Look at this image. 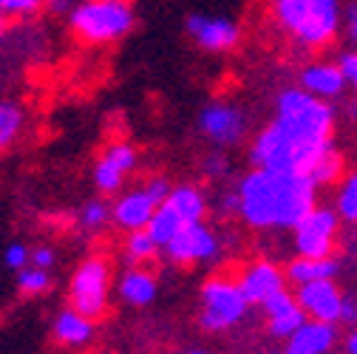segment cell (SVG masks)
I'll list each match as a JSON object with an SVG mask.
<instances>
[{"instance_id":"6da1fadb","label":"cell","mask_w":357,"mask_h":354,"mask_svg":"<svg viewBox=\"0 0 357 354\" xmlns=\"http://www.w3.org/2000/svg\"><path fill=\"white\" fill-rule=\"evenodd\" d=\"M236 221L250 233H289L318 204V185L306 173L250 167L236 185Z\"/></svg>"},{"instance_id":"7a4b0ae2","label":"cell","mask_w":357,"mask_h":354,"mask_svg":"<svg viewBox=\"0 0 357 354\" xmlns=\"http://www.w3.org/2000/svg\"><path fill=\"white\" fill-rule=\"evenodd\" d=\"M266 12L275 31L303 52L332 46L343 29V0H270Z\"/></svg>"},{"instance_id":"3957f363","label":"cell","mask_w":357,"mask_h":354,"mask_svg":"<svg viewBox=\"0 0 357 354\" xmlns=\"http://www.w3.org/2000/svg\"><path fill=\"white\" fill-rule=\"evenodd\" d=\"M335 148V142L326 145H315L298 139L295 134H289L287 128H281L278 122H266L264 128H258L250 137V148H247V162L252 167H266V170H287V173H312Z\"/></svg>"},{"instance_id":"277c9868","label":"cell","mask_w":357,"mask_h":354,"mask_svg":"<svg viewBox=\"0 0 357 354\" xmlns=\"http://www.w3.org/2000/svg\"><path fill=\"white\" fill-rule=\"evenodd\" d=\"M252 303L244 295L236 272H213L199 286L196 323L204 334L225 337L247 323Z\"/></svg>"},{"instance_id":"5b68a950","label":"cell","mask_w":357,"mask_h":354,"mask_svg":"<svg viewBox=\"0 0 357 354\" xmlns=\"http://www.w3.org/2000/svg\"><path fill=\"white\" fill-rule=\"evenodd\" d=\"M66 26L71 37L88 49H105L125 40L137 26L130 0H79L68 12Z\"/></svg>"},{"instance_id":"8992f818","label":"cell","mask_w":357,"mask_h":354,"mask_svg":"<svg viewBox=\"0 0 357 354\" xmlns=\"http://www.w3.org/2000/svg\"><path fill=\"white\" fill-rule=\"evenodd\" d=\"M273 122L287 128L298 139L326 145L335 142V108L332 102L303 91V88L287 85L273 100Z\"/></svg>"},{"instance_id":"52a82bcc","label":"cell","mask_w":357,"mask_h":354,"mask_svg":"<svg viewBox=\"0 0 357 354\" xmlns=\"http://www.w3.org/2000/svg\"><path fill=\"white\" fill-rule=\"evenodd\" d=\"M116 289V272L108 252H88L77 261L66 286V303L82 315L102 321L111 312V295Z\"/></svg>"},{"instance_id":"ba28073f","label":"cell","mask_w":357,"mask_h":354,"mask_svg":"<svg viewBox=\"0 0 357 354\" xmlns=\"http://www.w3.org/2000/svg\"><path fill=\"white\" fill-rule=\"evenodd\" d=\"M213 210V196L199 182H176L170 196L156 207L151 224L145 227L159 247H165L170 238H176L185 227L204 221Z\"/></svg>"},{"instance_id":"9c48e42d","label":"cell","mask_w":357,"mask_h":354,"mask_svg":"<svg viewBox=\"0 0 357 354\" xmlns=\"http://www.w3.org/2000/svg\"><path fill=\"white\" fill-rule=\"evenodd\" d=\"M227 249H230L227 238L204 218V221H196V224L185 227L176 238H170L162 247V255L170 267L188 270V267H215L227 255Z\"/></svg>"},{"instance_id":"30bf717a","label":"cell","mask_w":357,"mask_h":354,"mask_svg":"<svg viewBox=\"0 0 357 354\" xmlns=\"http://www.w3.org/2000/svg\"><path fill=\"white\" fill-rule=\"evenodd\" d=\"M196 130L210 148L233 151L250 139L252 119H250L247 108L233 100H213V102L202 105V111L196 116Z\"/></svg>"},{"instance_id":"8fae6325","label":"cell","mask_w":357,"mask_h":354,"mask_svg":"<svg viewBox=\"0 0 357 354\" xmlns=\"http://www.w3.org/2000/svg\"><path fill=\"white\" fill-rule=\"evenodd\" d=\"M340 215L332 204H315L298 224L289 230V244L295 255L303 258H329L340 241Z\"/></svg>"},{"instance_id":"7c38bea8","label":"cell","mask_w":357,"mask_h":354,"mask_svg":"<svg viewBox=\"0 0 357 354\" xmlns=\"http://www.w3.org/2000/svg\"><path fill=\"white\" fill-rule=\"evenodd\" d=\"M139 164H142V153H139L137 145L128 142V139H114L94 159L91 185L100 196L114 199L128 187L130 176L139 170Z\"/></svg>"},{"instance_id":"4fadbf2b","label":"cell","mask_w":357,"mask_h":354,"mask_svg":"<svg viewBox=\"0 0 357 354\" xmlns=\"http://www.w3.org/2000/svg\"><path fill=\"white\" fill-rule=\"evenodd\" d=\"M185 34L204 54H230L241 46V37H244L241 26L233 17L204 15V12H190L185 17Z\"/></svg>"},{"instance_id":"5bb4252c","label":"cell","mask_w":357,"mask_h":354,"mask_svg":"<svg viewBox=\"0 0 357 354\" xmlns=\"http://www.w3.org/2000/svg\"><path fill=\"white\" fill-rule=\"evenodd\" d=\"M244 295L250 298L252 306H264L270 298H275L278 292H284L289 286V278H287V267H281L278 261L266 258V255H258V258H250L244 261L238 272H236Z\"/></svg>"},{"instance_id":"9a60e30c","label":"cell","mask_w":357,"mask_h":354,"mask_svg":"<svg viewBox=\"0 0 357 354\" xmlns=\"http://www.w3.org/2000/svg\"><path fill=\"white\" fill-rule=\"evenodd\" d=\"M295 295H298V303L303 306V312H306L309 321H324V323H337L340 326L346 289L335 278L295 286Z\"/></svg>"},{"instance_id":"2e32d148","label":"cell","mask_w":357,"mask_h":354,"mask_svg":"<svg viewBox=\"0 0 357 354\" xmlns=\"http://www.w3.org/2000/svg\"><path fill=\"white\" fill-rule=\"evenodd\" d=\"M111 204H114V230H119V233L145 230L159 207L156 196L142 182L125 187L119 196L111 199Z\"/></svg>"},{"instance_id":"e0dca14e","label":"cell","mask_w":357,"mask_h":354,"mask_svg":"<svg viewBox=\"0 0 357 354\" xmlns=\"http://www.w3.org/2000/svg\"><path fill=\"white\" fill-rule=\"evenodd\" d=\"M97 323L100 321L82 315L79 309L66 303L63 309H57L54 318H52V337H54V343L60 348H68L71 354L88 351L97 340Z\"/></svg>"},{"instance_id":"ac0fdd59","label":"cell","mask_w":357,"mask_h":354,"mask_svg":"<svg viewBox=\"0 0 357 354\" xmlns=\"http://www.w3.org/2000/svg\"><path fill=\"white\" fill-rule=\"evenodd\" d=\"M261 318H264V329L273 340H289L309 318L303 312V306L298 303V295L284 289L275 298H270L261 306Z\"/></svg>"},{"instance_id":"d6986e66","label":"cell","mask_w":357,"mask_h":354,"mask_svg":"<svg viewBox=\"0 0 357 354\" xmlns=\"http://www.w3.org/2000/svg\"><path fill=\"white\" fill-rule=\"evenodd\" d=\"M116 298L128 309H148L159 298V275L145 263H125L116 272Z\"/></svg>"},{"instance_id":"ffe728a7","label":"cell","mask_w":357,"mask_h":354,"mask_svg":"<svg viewBox=\"0 0 357 354\" xmlns=\"http://www.w3.org/2000/svg\"><path fill=\"white\" fill-rule=\"evenodd\" d=\"M298 85L303 88V91L315 94L326 102H335L349 91L346 77H343L337 60H309V63H303L298 68Z\"/></svg>"},{"instance_id":"44dd1931","label":"cell","mask_w":357,"mask_h":354,"mask_svg":"<svg viewBox=\"0 0 357 354\" xmlns=\"http://www.w3.org/2000/svg\"><path fill=\"white\" fill-rule=\"evenodd\" d=\"M337 323H324V321H306L289 340L287 351L292 354H332L337 348Z\"/></svg>"},{"instance_id":"7402d4cb","label":"cell","mask_w":357,"mask_h":354,"mask_svg":"<svg viewBox=\"0 0 357 354\" xmlns=\"http://www.w3.org/2000/svg\"><path fill=\"white\" fill-rule=\"evenodd\" d=\"M74 227L82 238L97 241L102 238L108 230H114V204L108 196H94L79 204V210L74 213Z\"/></svg>"},{"instance_id":"603a6c76","label":"cell","mask_w":357,"mask_h":354,"mask_svg":"<svg viewBox=\"0 0 357 354\" xmlns=\"http://www.w3.org/2000/svg\"><path fill=\"white\" fill-rule=\"evenodd\" d=\"M340 272V261L337 255L329 258H303V255H292L287 261V278L292 286H303L312 281H326V278H337Z\"/></svg>"},{"instance_id":"cb8c5ba5","label":"cell","mask_w":357,"mask_h":354,"mask_svg":"<svg viewBox=\"0 0 357 354\" xmlns=\"http://www.w3.org/2000/svg\"><path fill=\"white\" fill-rule=\"evenodd\" d=\"M29 128V108L20 100H0V156L17 148Z\"/></svg>"},{"instance_id":"d4e9b609","label":"cell","mask_w":357,"mask_h":354,"mask_svg":"<svg viewBox=\"0 0 357 354\" xmlns=\"http://www.w3.org/2000/svg\"><path fill=\"white\" fill-rule=\"evenodd\" d=\"M122 261L125 263H151L162 255V247L156 244V238L148 230H133V233H122V244H119Z\"/></svg>"},{"instance_id":"484cf974","label":"cell","mask_w":357,"mask_h":354,"mask_svg":"<svg viewBox=\"0 0 357 354\" xmlns=\"http://www.w3.org/2000/svg\"><path fill=\"white\" fill-rule=\"evenodd\" d=\"M343 224L357 227V170L343 173V179L335 185V204Z\"/></svg>"},{"instance_id":"4316f807","label":"cell","mask_w":357,"mask_h":354,"mask_svg":"<svg viewBox=\"0 0 357 354\" xmlns=\"http://www.w3.org/2000/svg\"><path fill=\"white\" fill-rule=\"evenodd\" d=\"M199 173H202V179L210 182V185H225L230 176H233V159H230V151L210 148V151L199 159Z\"/></svg>"},{"instance_id":"83f0119b","label":"cell","mask_w":357,"mask_h":354,"mask_svg":"<svg viewBox=\"0 0 357 354\" xmlns=\"http://www.w3.org/2000/svg\"><path fill=\"white\" fill-rule=\"evenodd\" d=\"M15 275H17V292L23 298H43L54 286V270H43V267H34V263H29L26 270Z\"/></svg>"},{"instance_id":"f1b7e54d","label":"cell","mask_w":357,"mask_h":354,"mask_svg":"<svg viewBox=\"0 0 357 354\" xmlns=\"http://www.w3.org/2000/svg\"><path fill=\"white\" fill-rule=\"evenodd\" d=\"M3 263L12 272H20L31 263V247L26 241H9L3 247Z\"/></svg>"},{"instance_id":"f546056e","label":"cell","mask_w":357,"mask_h":354,"mask_svg":"<svg viewBox=\"0 0 357 354\" xmlns=\"http://www.w3.org/2000/svg\"><path fill=\"white\" fill-rule=\"evenodd\" d=\"M40 12H43V0H6L0 6V15H6L9 20H31Z\"/></svg>"},{"instance_id":"4dcf8cb0","label":"cell","mask_w":357,"mask_h":354,"mask_svg":"<svg viewBox=\"0 0 357 354\" xmlns=\"http://www.w3.org/2000/svg\"><path fill=\"white\" fill-rule=\"evenodd\" d=\"M340 37L349 43L351 49H357V0H349L343 3V29Z\"/></svg>"},{"instance_id":"1f68e13d","label":"cell","mask_w":357,"mask_h":354,"mask_svg":"<svg viewBox=\"0 0 357 354\" xmlns=\"http://www.w3.org/2000/svg\"><path fill=\"white\" fill-rule=\"evenodd\" d=\"M337 66L346 77V85H349V91L357 94V49H346L337 54Z\"/></svg>"},{"instance_id":"d6a6232c","label":"cell","mask_w":357,"mask_h":354,"mask_svg":"<svg viewBox=\"0 0 357 354\" xmlns=\"http://www.w3.org/2000/svg\"><path fill=\"white\" fill-rule=\"evenodd\" d=\"M31 263H34V267H43V270H54L57 249H54L52 244H37V247H31Z\"/></svg>"},{"instance_id":"836d02e7","label":"cell","mask_w":357,"mask_h":354,"mask_svg":"<svg viewBox=\"0 0 357 354\" xmlns=\"http://www.w3.org/2000/svg\"><path fill=\"white\" fill-rule=\"evenodd\" d=\"M79 3V0H43V12H49V15H54V17H68V12L74 9Z\"/></svg>"},{"instance_id":"e575fe53","label":"cell","mask_w":357,"mask_h":354,"mask_svg":"<svg viewBox=\"0 0 357 354\" xmlns=\"http://www.w3.org/2000/svg\"><path fill=\"white\" fill-rule=\"evenodd\" d=\"M343 326H357V298L351 292H346V303H343Z\"/></svg>"},{"instance_id":"d590c367","label":"cell","mask_w":357,"mask_h":354,"mask_svg":"<svg viewBox=\"0 0 357 354\" xmlns=\"http://www.w3.org/2000/svg\"><path fill=\"white\" fill-rule=\"evenodd\" d=\"M12 23L15 20H9L6 15H0V46H3V43L12 37Z\"/></svg>"},{"instance_id":"8d00e7d4","label":"cell","mask_w":357,"mask_h":354,"mask_svg":"<svg viewBox=\"0 0 357 354\" xmlns=\"http://www.w3.org/2000/svg\"><path fill=\"white\" fill-rule=\"evenodd\" d=\"M343 348H346V354H357V326L349 329V334L343 340Z\"/></svg>"},{"instance_id":"74e56055","label":"cell","mask_w":357,"mask_h":354,"mask_svg":"<svg viewBox=\"0 0 357 354\" xmlns=\"http://www.w3.org/2000/svg\"><path fill=\"white\" fill-rule=\"evenodd\" d=\"M176 354H218V351H210V348H202V346H188V348H178Z\"/></svg>"},{"instance_id":"f35d334b","label":"cell","mask_w":357,"mask_h":354,"mask_svg":"<svg viewBox=\"0 0 357 354\" xmlns=\"http://www.w3.org/2000/svg\"><path fill=\"white\" fill-rule=\"evenodd\" d=\"M77 354H111V351H94V348H88V351H77Z\"/></svg>"},{"instance_id":"ab89813d","label":"cell","mask_w":357,"mask_h":354,"mask_svg":"<svg viewBox=\"0 0 357 354\" xmlns=\"http://www.w3.org/2000/svg\"><path fill=\"white\" fill-rule=\"evenodd\" d=\"M266 354H292V351H287V348H281V351H266Z\"/></svg>"},{"instance_id":"60d3db41","label":"cell","mask_w":357,"mask_h":354,"mask_svg":"<svg viewBox=\"0 0 357 354\" xmlns=\"http://www.w3.org/2000/svg\"><path fill=\"white\" fill-rule=\"evenodd\" d=\"M3 3H6V0H0V6H3Z\"/></svg>"}]
</instances>
